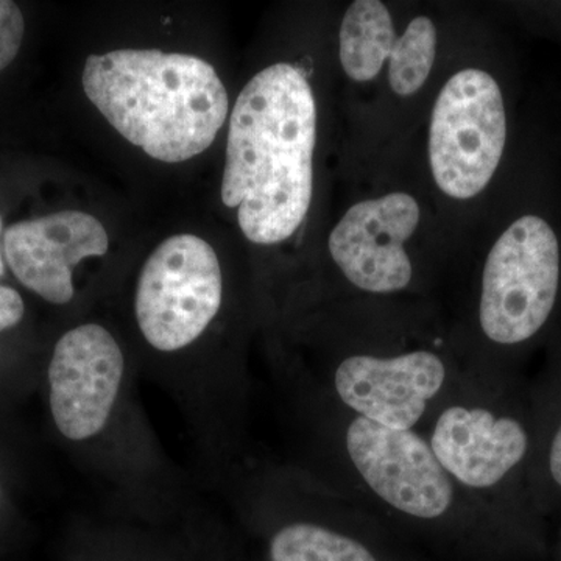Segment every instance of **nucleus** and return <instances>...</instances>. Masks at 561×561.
<instances>
[{
  "label": "nucleus",
  "mask_w": 561,
  "mask_h": 561,
  "mask_svg": "<svg viewBox=\"0 0 561 561\" xmlns=\"http://www.w3.org/2000/svg\"><path fill=\"white\" fill-rule=\"evenodd\" d=\"M25 22L18 3L0 0V72L20 54Z\"/></svg>",
  "instance_id": "obj_15"
},
{
  "label": "nucleus",
  "mask_w": 561,
  "mask_h": 561,
  "mask_svg": "<svg viewBox=\"0 0 561 561\" xmlns=\"http://www.w3.org/2000/svg\"><path fill=\"white\" fill-rule=\"evenodd\" d=\"M81 83L114 130L169 164L208 150L230 111L219 73L194 55L158 49L91 55Z\"/></svg>",
  "instance_id": "obj_4"
},
{
  "label": "nucleus",
  "mask_w": 561,
  "mask_h": 561,
  "mask_svg": "<svg viewBox=\"0 0 561 561\" xmlns=\"http://www.w3.org/2000/svg\"><path fill=\"white\" fill-rule=\"evenodd\" d=\"M124 354L101 324L73 328L55 345L49 367L50 409L58 431L73 442L105 427L124 376Z\"/></svg>",
  "instance_id": "obj_9"
},
{
  "label": "nucleus",
  "mask_w": 561,
  "mask_h": 561,
  "mask_svg": "<svg viewBox=\"0 0 561 561\" xmlns=\"http://www.w3.org/2000/svg\"><path fill=\"white\" fill-rule=\"evenodd\" d=\"M0 236H2V219H0ZM5 273V257H3L2 242H0V278Z\"/></svg>",
  "instance_id": "obj_17"
},
{
  "label": "nucleus",
  "mask_w": 561,
  "mask_h": 561,
  "mask_svg": "<svg viewBox=\"0 0 561 561\" xmlns=\"http://www.w3.org/2000/svg\"><path fill=\"white\" fill-rule=\"evenodd\" d=\"M530 387L535 427L530 496L535 511L546 519L561 513V345Z\"/></svg>",
  "instance_id": "obj_12"
},
{
  "label": "nucleus",
  "mask_w": 561,
  "mask_h": 561,
  "mask_svg": "<svg viewBox=\"0 0 561 561\" xmlns=\"http://www.w3.org/2000/svg\"><path fill=\"white\" fill-rule=\"evenodd\" d=\"M224 300V276L216 251L195 234L161 242L140 272L135 312L153 348H186L209 327Z\"/></svg>",
  "instance_id": "obj_7"
},
{
  "label": "nucleus",
  "mask_w": 561,
  "mask_h": 561,
  "mask_svg": "<svg viewBox=\"0 0 561 561\" xmlns=\"http://www.w3.org/2000/svg\"><path fill=\"white\" fill-rule=\"evenodd\" d=\"M461 489L535 541L545 542L530 496L535 427L530 382L472 365L419 430Z\"/></svg>",
  "instance_id": "obj_3"
},
{
  "label": "nucleus",
  "mask_w": 561,
  "mask_h": 561,
  "mask_svg": "<svg viewBox=\"0 0 561 561\" xmlns=\"http://www.w3.org/2000/svg\"><path fill=\"white\" fill-rule=\"evenodd\" d=\"M271 561H430L400 535L346 497L328 519H294L273 531Z\"/></svg>",
  "instance_id": "obj_11"
},
{
  "label": "nucleus",
  "mask_w": 561,
  "mask_h": 561,
  "mask_svg": "<svg viewBox=\"0 0 561 561\" xmlns=\"http://www.w3.org/2000/svg\"><path fill=\"white\" fill-rule=\"evenodd\" d=\"M108 232L98 217L81 210H60L22 220L3 232L7 264L22 286L51 305L73 297L72 271L87 257L108 251Z\"/></svg>",
  "instance_id": "obj_10"
},
{
  "label": "nucleus",
  "mask_w": 561,
  "mask_h": 561,
  "mask_svg": "<svg viewBox=\"0 0 561 561\" xmlns=\"http://www.w3.org/2000/svg\"><path fill=\"white\" fill-rule=\"evenodd\" d=\"M316 142L317 103L305 73L289 62L260 70L231 111L220 191L250 242L275 245L301 227Z\"/></svg>",
  "instance_id": "obj_2"
},
{
  "label": "nucleus",
  "mask_w": 561,
  "mask_h": 561,
  "mask_svg": "<svg viewBox=\"0 0 561 561\" xmlns=\"http://www.w3.org/2000/svg\"><path fill=\"white\" fill-rule=\"evenodd\" d=\"M437 27L427 16H416L398 36L389 58L391 90L400 98H411L430 79L437 58Z\"/></svg>",
  "instance_id": "obj_14"
},
{
  "label": "nucleus",
  "mask_w": 561,
  "mask_h": 561,
  "mask_svg": "<svg viewBox=\"0 0 561 561\" xmlns=\"http://www.w3.org/2000/svg\"><path fill=\"white\" fill-rule=\"evenodd\" d=\"M24 301L11 287L0 286V332L16 327L24 317Z\"/></svg>",
  "instance_id": "obj_16"
},
{
  "label": "nucleus",
  "mask_w": 561,
  "mask_h": 561,
  "mask_svg": "<svg viewBox=\"0 0 561 561\" xmlns=\"http://www.w3.org/2000/svg\"><path fill=\"white\" fill-rule=\"evenodd\" d=\"M561 295V251L540 216L513 221L486 254L478 300V327L494 350H524L552 321Z\"/></svg>",
  "instance_id": "obj_5"
},
{
  "label": "nucleus",
  "mask_w": 561,
  "mask_h": 561,
  "mask_svg": "<svg viewBox=\"0 0 561 561\" xmlns=\"http://www.w3.org/2000/svg\"><path fill=\"white\" fill-rule=\"evenodd\" d=\"M507 144V111L496 79L461 69L442 88L432 110L430 164L438 190L471 201L493 180Z\"/></svg>",
  "instance_id": "obj_6"
},
{
  "label": "nucleus",
  "mask_w": 561,
  "mask_h": 561,
  "mask_svg": "<svg viewBox=\"0 0 561 561\" xmlns=\"http://www.w3.org/2000/svg\"><path fill=\"white\" fill-rule=\"evenodd\" d=\"M421 220L420 203L408 192H390L351 206L328 239L334 264L364 294L408 290L413 264L405 242Z\"/></svg>",
  "instance_id": "obj_8"
},
{
  "label": "nucleus",
  "mask_w": 561,
  "mask_h": 561,
  "mask_svg": "<svg viewBox=\"0 0 561 561\" xmlns=\"http://www.w3.org/2000/svg\"><path fill=\"white\" fill-rule=\"evenodd\" d=\"M335 411L346 497L416 551L446 561H518L545 551V545L461 489L420 431L391 430Z\"/></svg>",
  "instance_id": "obj_1"
},
{
  "label": "nucleus",
  "mask_w": 561,
  "mask_h": 561,
  "mask_svg": "<svg viewBox=\"0 0 561 561\" xmlns=\"http://www.w3.org/2000/svg\"><path fill=\"white\" fill-rule=\"evenodd\" d=\"M398 36L386 3L356 0L343 14L339 32V57L346 76L370 81L381 73Z\"/></svg>",
  "instance_id": "obj_13"
}]
</instances>
